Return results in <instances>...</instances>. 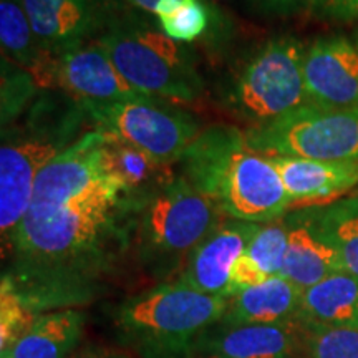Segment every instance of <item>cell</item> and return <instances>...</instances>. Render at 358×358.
I'll list each match as a JSON object with an SVG mask.
<instances>
[{
  "label": "cell",
  "instance_id": "9",
  "mask_svg": "<svg viewBox=\"0 0 358 358\" xmlns=\"http://www.w3.org/2000/svg\"><path fill=\"white\" fill-rule=\"evenodd\" d=\"M82 101L96 129L129 143L163 164L181 159L203 131L191 113L161 100Z\"/></svg>",
  "mask_w": 358,
  "mask_h": 358
},
{
  "label": "cell",
  "instance_id": "23",
  "mask_svg": "<svg viewBox=\"0 0 358 358\" xmlns=\"http://www.w3.org/2000/svg\"><path fill=\"white\" fill-rule=\"evenodd\" d=\"M320 224L343 272L358 277V196L320 206Z\"/></svg>",
  "mask_w": 358,
  "mask_h": 358
},
{
  "label": "cell",
  "instance_id": "31",
  "mask_svg": "<svg viewBox=\"0 0 358 358\" xmlns=\"http://www.w3.org/2000/svg\"><path fill=\"white\" fill-rule=\"evenodd\" d=\"M73 358H131L123 353L111 352V350H103V348H88V350L80 352L77 357Z\"/></svg>",
  "mask_w": 358,
  "mask_h": 358
},
{
  "label": "cell",
  "instance_id": "21",
  "mask_svg": "<svg viewBox=\"0 0 358 358\" xmlns=\"http://www.w3.org/2000/svg\"><path fill=\"white\" fill-rule=\"evenodd\" d=\"M85 315L75 308L45 312L0 358H66L83 335Z\"/></svg>",
  "mask_w": 358,
  "mask_h": 358
},
{
  "label": "cell",
  "instance_id": "16",
  "mask_svg": "<svg viewBox=\"0 0 358 358\" xmlns=\"http://www.w3.org/2000/svg\"><path fill=\"white\" fill-rule=\"evenodd\" d=\"M289 231L282 275L306 290L329 275L342 272V264L320 224V206H306L284 216Z\"/></svg>",
  "mask_w": 358,
  "mask_h": 358
},
{
  "label": "cell",
  "instance_id": "5",
  "mask_svg": "<svg viewBox=\"0 0 358 358\" xmlns=\"http://www.w3.org/2000/svg\"><path fill=\"white\" fill-rule=\"evenodd\" d=\"M227 303L229 299L203 294L176 279L123 302L115 325L141 358H189L192 343L222 319Z\"/></svg>",
  "mask_w": 358,
  "mask_h": 358
},
{
  "label": "cell",
  "instance_id": "13",
  "mask_svg": "<svg viewBox=\"0 0 358 358\" xmlns=\"http://www.w3.org/2000/svg\"><path fill=\"white\" fill-rule=\"evenodd\" d=\"M55 88L87 101H156L150 93L140 92L116 69L98 40L57 57Z\"/></svg>",
  "mask_w": 358,
  "mask_h": 358
},
{
  "label": "cell",
  "instance_id": "10",
  "mask_svg": "<svg viewBox=\"0 0 358 358\" xmlns=\"http://www.w3.org/2000/svg\"><path fill=\"white\" fill-rule=\"evenodd\" d=\"M108 186L116 185L105 168V133L88 129L38 174L27 214L42 216L53 213Z\"/></svg>",
  "mask_w": 358,
  "mask_h": 358
},
{
  "label": "cell",
  "instance_id": "20",
  "mask_svg": "<svg viewBox=\"0 0 358 358\" xmlns=\"http://www.w3.org/2000/svg\"><path fill=\"white\" fill-rule=\"evenodd\" d=\"M0 42L3 55L30 71L40 88H55L57 57L35 35L22 0H0Z\"/></svg>",
  "mask_w": 358,
  "mask_h": 358
},
{
  "label": "cell",
  "instance_id": "30",
  "mask_svg": "<svg viewBox=\"0 0 358 358\" xmlns=\"http://www.w3.org/2000/svg\"><path fill=\"white\" fill-rule=\"evenodd\" d=\"M249 3L262 15L284 17L307 8L308 0H249Z\"/></svg>",
  "mask_w": 358,
  "mask_h": 358
},
{
  "label": "cell",
  "instance_id": "11",
  "mask_svg": "<svg viewBox=\"0 0 358 358\" xmlns=\"http://www.w3.org/2000/svg\"><path fill=\"white\" fill-rule=\"evenodd\" d=\"M308 329L301 320L268 325H224L206 329L189 358H307Z\"/></svg>",
  "mask_w": 358,
  "mask_h": 358
},
{
  "label": "cell",
  "instance_id": "22",
  "mask_svg": "<svg viewBox=\"0 0 358 358\" xmlns=\"http://www.w3.org/2000/svg\"><path fill=\"white\" fill-rule=\"evenodd\" d=\"M168 166L129 143L105 133L106 173L124 196L136 194L166 181L173 176Z\"/></svg>",
  "mask_w": 358,
  "mask_h": 358
},
{
  "label": "cell",
  "instance_id": "17",
  "mask_svg": "<svg viewBox=\"0 0 358 358\" xmlns=\"http://www.w3.org/2000/svg\"><path fill=\"white\" fill-rule=\"evenodd\" d=\"M292 204L325 206L358 185V161H317L268 156Z\"/></svg>",
  "mask_w": 358,
  "mask_h": 358
},
{
  "label": "cell",
  "instance_id": "27",
  "mask_svg": "<svg viewBox=\"0 0 358 358\" xmlns=\"http://www.w3.org/2000/svg\"><path fill=\"white\" fill-rule=\"evenodd\" d=\"M159 29L179 43L201 38L209 27V12L201 0H185L166 15L158 17Z\"/></svg>",
  "mask_w": 358,
  "mask_h": 358
},
{
  "label": "cell",
  "instance_id": "8",
  "mask_svg": "<svg viewBox=\"0 0 358 358\" xmlns=\"http://www.w3.org/2000/svg\"><path fill=\"white\" fill-rule=\"evenodd\" d=\"M252 150L266 156L317 161H358V110L307 103L245 131Z\"/></svg>",
  "mask_w": 358,
  "mask_h": 358
},
{
  "label": "cell",
  "instance_id": "4",
  "mask_svg": "<svg viewBox=\"0 0 358 358\" xmlns=\"http://www.w3.org/2000/svg\"><path fill=\"white\" fill-rule=\"evenodd\" d=\"M128 248L151 274L185 267L198 245L222 222V211L181 174L124 196Z\"/></svg>",
  "mask_w": 358,
  "mask_h": 358
},
{
  "label": "cell",
  "instance_id": "18",
  "mask_svg": "<svg viewBox=\"0 0 358 358\" xmlns=\"http://www.w3.org/2000/svg\"><path fill=\"white\" fill-rule=\"evenodd\" d=\"M302 292L284 275L268 277L262 284L244 289L229 297L224 325H268L295 320Z\"/></svg>",
  "mask_w": 358,
  "mask_h": 358
},
{
  "label": "cell",
  "instance_id": "33",
  "mask_svg": "<svg viewBox=\"0 0 358 358\" xmlns=\"http://www.w3.org/2000/svg\"><path fill=\"white\" fill-rule=\"evenodd\" d=\"M357 48H358V40H357Z\"/></svg>",
  "mask_w": 358,
  "mask_h": 358
},
{
  "label": "cell",
  "instance_id": "32",
  "mask_svg": "<svg viewBox=\"0 0 358 358\" xmlns=\"http://www.w3.org/2000/svg\"><path fill=\"white\" fill-rule=\"evenodd\" d=\"M128 2L131 3L134 8H138V10L150 12V13H153V15H155L156 8H158L161 0H128Z\"/></svg>",
  "mask_w": 358,
  "mask_h": 358
},
{
  "label": "cell",
  "instance_id": "19",
  "mask_svg": "<svg viewBox=\"0 0 358 358\" xmlns=\"http://www.w3.org/2000/svg\"><path fill=\"white\" fill-rule=\"evenodd\" d=\"M297 319L307 329H358V277L342 271L303 290Z\"/></svg>",
  "mask_w": 358,
  "mask_h": 358
},
{
  "label": "cell",
  "instance_id": "14",
  "mask_svg": "<svg viewBox=\"0 0 358 358\" xmlns=\"http://www.w3.org/2000/svg\"><path fill=\"white\" fill-rule=\"evenodd\" d=\"M303 85L313 105L358 110V48L343 37L315 40L303 53Z\"/></svg>",
  "mask_w": 358,
  "mask_h": 358
},
{
  "label": "cell",
  "instance_id": "3",
  "mask_svg": "<svg viewBox=\"0 0 358 358\" xmlns=\"http://www.w3.org/2000/svg\"><path fill=\"white\" fill-rule=\"evenodd\" d=\"M92 122L83 101L65 90H42L17 122L2 128L0 229L8 239L25 217L35 181L53 159L75 145Z\"/></svg>",
  "mask_w": 358,
  "mask_h": 358
},
{
  "label": "cell",
  "instance_id": "7",
  "mask_svg": "<svg viewBox=\"0 0 358 358\" xmlns=\"http://www.w3.org/2000/svg\"><path fill=\"white\" fill-rule=\"evenodd\" d=\"M303 45L274 37L259 45L237 66L226 88V105L241 120L259 127L307 105Z\"/></svg>",
  "mask_w": 358,
  "mask_h": 358
},
{
  "label": "cell",
  "instance_id": "25",
  "mask_svg": "<svg viewBox=\"0 0 358 358\" xmlns=\"http://www.w3.org/2000/svg\"><path fill=\"white\" fill-rule=\"evenodd\" d=\"M289 231L285 219L262 224L261 229L254 234L244 256L256 266L264 275H282L285 252H287Z\"/></svg>",
  "mask_w": 358,
  "mask_h": 358
},
{
  "label": "cell",
  "instance_id": "26",
  "mask_svg": "<svg viewBox=\"0 0 358 358\" xmlns=\"http://www.w3.org/2000/svg\"><path fill=\"white\" fill-rule=\"evenodd\" d=\"M37 315L25 307L12 282L2 275L0 284V353L7 352L24 335Z\"/></svg>",
  "mask_w": 358,
  "mask_h": 358
},
{
  "label": "cell",
  "instance_id": "6",
  "mask_svg": "<svg viewBox=\"0 0 358 358\" xmlns=\"http://www.w3.org/2000/svg\"><path fill=\"white\" fill-rule=\"evenodd\" d=\"M96 40L140 92L178 101H192L203 93L204 80L194 52L140 13L118 6Z\"/></svg>",
  "mask_w": 358,
  "mask_h": 358
},
{
  "label": "cell",
  "instance_id": "29",
  "mask_svg": "<svg viewBox=\"0 0 358 358\" xmlns=\"http://www.w3.org/2000/svg\"><path fill=\"white\" fill-rule=\"evenodd\" d=\"M308 12L324 20H358V0H308Z\"/></svg>",
  "mask_w": 358,
  "mask_h": 358
},
{
  "label": "cell",
  "instance_id": "1",
  "mask_svg": "<svg viewBox=\"0 0 358 358\" xmlns=\"http://www.w3.org/2000/svg\"><path fill=\"white\" fill-rule=\"evenodd\" d=\"M123 199L118 187L108 186L53 213L22 219L7 239L13 264L3 275L30 312L38 317L92 297L128 248Z\"/></svg>",
  "mask_w": 358,
  "mask_h": 358
},
{
  "label": "cell",
  "instance_id": "2",
  "mask_svg": "<svg viewBox=\"0 0 358 358\" xmlns=\"http://www.w3.org/2000/svg\"><path fill=\"white\" fill-rule=\"evenodd\" d=\"M178 163L179 174L229 219L267 224L294 206L272 159L252 150L236 127L203 129Z\"/></svg>",
  "mask_w": 358,
  "mask_h": 358
},
{
  "label": "cell",
  "instance_id": "24",
  "mask_svg": "<svg viewBox=\"0 0 358 358\" xmlns=\"http://www.w3.org/2000/svg\"><path fill=\"white\" fill-rule=\"evenodd\" d=\"M2 90H0V123L2 128L20 118L42 88L34 75L2 53Z\"/></svg>",
  "mask_w": 358,
  "mask_h": 358
},
{
  "label": "cell",
  "instance_id": "28",
  "mask_svg": "<svg viewBox=\"0 0 358 358\" xmlns=\"http://www.w3.org/2000/svg\"><path fill=\"white\" fill-rule=\"evenodd\" d=\"M307 358H358V329H308Z\"/></svg>",
  "mask_w": 358,
  "mask_h": 358
},
{
  "label": "cell",
  "instance_id": "12",
  "mask_svg": "<svg viewBox=\"0 0 358 358\" xmlns=\"http://www.w3.org/2000/svg\"><path fill=\"white\" fill-rule=\"evenodd\" d=\"M35 35L53 57L100 37L116 0H22Z\"/></svg>",
  "mask_w": 358,
  "mask_h": 358
},
{
  "label": "cell",
  "instance_id": "15",
  "mask_svg": "<svg viewBox=\"0 0 358 358\" xmlns=\"http://www.w3.org/2000/svg\"><path fill=\"white\" fill-rule=\"evenodd\" d=\"M262 224L227 219L192 250L179 280L203 294L229 299L234 266Z\"/></svg>",
  "mask_w": 358,
  "mask_h": 358
}]
</instances>
